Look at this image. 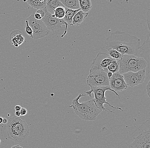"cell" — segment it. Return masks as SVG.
Instances as JSON below:
<instances>
[{
    "label": "cell",
    "instance_id": "cell-1",
    "mask_svg": "<svg viewBox=\"0 0 150 148\" xmlns=\"http://www.w3.org/2000/svg\"><path fill=\"white\" fill-rule=\"evenodd\" d=\"M140 46V39L125 32L116 30L106 38L104 48L116 50L122 55L137 56Z\"/></svg>",
    "mask_w": 150,
    "mask_h": 148
},
{
    "label": "cell",
    "instance_id": "cell-18",
    "mask_svg": "<svg viewBox=\"0 0 150 148\" xmlns=\"http://www.w3.org/2000/svg\"><path fill=\"white\" fill-rule=\"evenodd\" d=\"M65 15L64 18H63V20L64 22L67 24V25H70V26H73L72 24V21L75 14L78 12L81 9L77 10H72L70 9H67L65 8Z\"/></svg>",
    "mask_w": 150,
    "mask_h": 148
},
{
    "label": "cell",
    "instance_id": "cell-24",
    "mask_svg": "<svg viewBox=\"0 0 150 148\" xmlns=\"http://www.w3.org/2000/svg\"><path fill=\"white\" fill-rule=\"evenodd\" d=\"M45 7L44 9L37 10L34 13V18L35 19L37 20H42L45 16Z\"/></svg>",
    "mask_w": 150,
    "mask_h": 148
},
{
    "label": "cell",
    "instance_id": "cell-33",
    "mask_svg": "<svg viewBox=\"0 0 150 148\" xmlns=\"http://www.w3.org/2000/svg\"><path fill=\"white\" fill-rule=\"evenodd\" d=\"M112 73H110V72H108V78H110L111 77V76H112Z\"/></svg>",
    "mask_w": 150,
    "mask_h": 148
},
{
    "label": "cell",
    "instance_id": "cell-28",
    "mask_svg": "<svg viewBox=\"0 0 150 148\" xmlns=\"http://www.w3.org/2000/svg\"><path fill=\"white\" fill-rule=\"evenodd\" d=\"M150 81H149L148 84L146 86V90L147 91V94L149 96V97H150Z\"/></svg>",
    "mask_w": 150,
    "mask_h": 148
},
{
    "label": "cell",
    "instance_id": "cell-31",
    "mask_svg": "<svg viewBox=\"0 0 150 148\" xmlns=\"http://www.w3.org/2000/svg\"><path fill=\"white\" fill-rule=\"evenodd\" d=\"M15 114L16 117H19L21 116V113L20 111H16Z\"/></svg>",
    "mask_w": 150,
    "mask_h": 148
},
{
    "label": "cell",
    "instance_id": "cell-22",
    "mask_svg": "<svg viewBox=\"0 0 150 148\" xmlns=\"http://www.w3.org/2000/svg\"><path fill=\"white\" fill-rule=\"evenodd\" d=\"M107 50L108 54L109 56L113 59L119 60L122 57V55L116 50L112 48L107 49Z\"/></svg>",
    "mask_w": 150,
    "mask_h": 148
},
{
    "label": "cell",
    "instance_id": "cell-23",
    "mask_svg": "<svg viewBox=\"0 0 150 148\" xmlns=\"http://www.w3.org/2000/svg\"><path fill=\"white\" fill-rule=\"evenodd\" d=\"M118 60H114L107 67L108 72H110L112 74L118 73L119 70V64Z\"/></svg>",
    "mask_w": 150,
    "mask_h": 148
},
{
    "label": "cell",
    "instance_id": "cell-25",
    "mask_svg": "<svg viewBox=\"0 0 150 148\" xmlns=\"http://www.w3.org/2000/svg\"><path fill=\"white\" fill-rule=\"evenodd\" d=\"M25 32L30 38H33V32L32 29L28 24V19H26L25 26Z\"/></svg>",
    "mask_w": 150,
    "mask_h": 148
},
{
    "label": "cell",
    "instance_id": "cell-20",
    "mask_svg": "<svg viewBox=\"0 0 150 148\" xmlns=\"http://www.w3.org/2000/svg\"><path fill=\"white\" fill-rule=\"evenodd\" d=\"M79 3L81 10L84 13H88L92 7L91 1L90 0H80Z\"/></svg>",
    "mask_w": 150,
    "mask_h": 148
},
{
    "label": "cell",
    "instance_id": "cell-16",
    "mask_svg": "<svg viewBox=\"0 0 150 148\" xmlns=\"http://www.w3.org/2000/svg\"><path fill=\"white\" fill-rule=\"evenodd\" d=\"M59 6L64 7L59 0H47L46 8L48 12L51 14H53L54 10Z\"/></svg>",
    "mask_w": 150,
    "mask_h": 148
},
{
    "label": "cell",
    "instance_id": "cell-30",
    "mask_svg": "<svg viewBox=\"0 0 150 148\" xmlns=\"http://www.w3.org/2000/svg\"><path fill=\"white\" fill-rule=\"evenodd\" d=\"M8 120L6 118H4L3 119L2 123L4 124H7L8 123Z\"/></svg>",
    "mask_w": 150,
    "mask_h": 148
},
{
    "label": "cell",
    "instance_id": "cell-11",
    "mask_svg": "<svg viewBox=\"0 0 150 148\" xmlns=\"http://www.w3.org/2000/svg\"><path fill=\"white\" fill-rule=\"evenodd\" d=\"M110 87L114 91H122L127 89V86L125 81L122 75L119 73L112 74L109 78Z\"/></svg>",
    "mask_w": 150,
    "mask_h": 148
},
{
    "label": "cell",
    "instance_id": "cell-8",
    "mask_svg": "<svg viewBox=\"0 0 150 148\" xmlns=\"http://www.w3.org/2000/svg\"><path fill=\"white\" fill-rule=\"evenodd\" d=\"M27 19L29 26L33 30V39H40L48 35L50 31L47 29L46 26L42 20L35 19L34 13L32 14Z\"/></svg>",
    "mask_w": 150,
    "mask_h": 148
},
{
    "label": "cell",
    "instance_id": "cell-9",
    "mask_svg": "<svg viewBox=\"0 0 150 148\" xmlns=\"http://www.w3.org/2000/svg\"><path fill=\"white\" fill-rule=\"evenodd\" d=\"M122 75L127 86L134 87L144 82L145 78V69L137 72H127Z\"/></svg>",
    "mask_w": 150,
    "mask_h": 148
},
{
    "label": "cell",
    "instance_id": "cell-2",
    "mask_svg": "<svg viewBox=\"0 0 150 148\" xmlns=\"http://www.w3.org/2000/svg\"><path fill=\"white\" fill-rule=\"evenodd\" d=\"M85 96L87 95L83 93L79 94L73 100L72 105L69 108H73L76 115L81 119L87 121L94 120L102 110L96 107L93 99L79 103L80 98Z\"/></svg>",
    "mask_w": 150,
    "mask_h": 148
},
{
    "label": "cell",
    "instance_id": "cell-15",
    "mask_svg": "<svg viewBox=\"0 0 150 148\" xmlns=\"http://www.w3.org/2000/svg\"><path fill=\"white\" fill-rule=\"evenodd\" d=\"M88 16V13H84L81 10H80L74 16L72 21V24L75 26H79Z\"/></svg>",
    "mask_w": 150,
    "mask_h": 148
},
{
    "label": "cell",
    "instance_id": "cell-35",
    "mask_svg": "<svg viewBox=\"0 0 150 148\" xmlns=\"http://www.w3.org/2000/svg\"><path fill=\"white\" fill-rule=\"evenodd\" d=\"M1 139H0V143H1Z\"/></svg>",
    "mask_w": 150,
    "mask_h": 148
},
{
    "label": "cell",
    "instance_id": "cell-29",
    "mask_svg": "<svg viewBox=\"0 0 150 148\" xmlns=\"http://www.w3.org/2000/svg\"><path fill=\"white\" fill-rule=\"evenodd\" d=\"M21 106L17 105L15 106V109L16 110V111H20V110H21Z\"/></svg>",
    "mask_w": 150,
    "mask_h": 148
},
{
    "label": "cell",
    "instance_id": "cell-26",
    "mask_svg": "<svg viewBox=\"0 0 150 148\" xmlns=\"http://www.w3.org/2000/svg\"><path fill=\"white\" fill-rule=\"evenodd\" d=\"M147 23L148 24V29H149V31H150V9H149L148 11L147 12Z\"/></svg>",
    "mask_w": 150,
    "mask_h": 148
},
{
    "label": "cell",
    "instance_id": "cell-19",
    "mask_svg": "<svg viewBox=\"0 0 150 148\" xmlns=\"http://www.w3.org/2000/svg\"><path fill=\"white\" fill-rule=\"evenodd\" d=\"M27 2L30 6L38 10L44 9L46 6L47 0H29Z\"/></svg>",
    "mask_w": 150,
    "mask_h": 148
},
{
    "label": "cell",
    "instance_id": "cell-3",
    "mask_svg": "<svg viewBox=\"0 0 150 148\" xmlns=\"http://www.w3.org/2000/svg\"><path fill=\"white\" fill-rule=\"evenodd\" d=\"M7 133L8 138L16 142H21L28 137L30 129L25 121L19 117H13L7 123Z\"/></svg>",
    "mask_w": 150,
    "mask_h": 148
},
{
    "label": "cell",
    "instance_id": "cell-12",
    "mask_svg": "<svg viewBox=\"0 0 150 148\" xmlns=\"http://www.w3.org/2000/svg\"><path fill=\"white\" fill-rule=\"evenodd\" d=\"M114 60L108 53L100 52L94 59L92 65H98L108 73L107 67Z\"/></svg>",
    "mask_w": 150,
    "mask_h": 148
},
{
    "label": "cell",
    "instance_id": "cell-13",
    "mask_svg": "<svg viewBox=\"0 0 150 148\" xmlns=\"http://www.w3.org/2000/svg\"><path fill=\"white\" fill-rule=\"evenodd\" d=\"M150 31H149L147 39L142 45L139 47L137 54L139 56L138 57L145 59L148 64L149 63L150 61Z\"/></svg>",
    "mask_w": 150,
    "mask_h": 148
},
{
    "label": "cell",
    "instance_id": "cell-21",
    "mask_svg": "<svg viewBox=\"0 0 150 148\" xmlns=\"http://www.w3.org/2000/svg\"><path fill=\"white\" fill-rule=\"evenodd\" d=\"M53 15L56 18L59 19H63L65 15V7L59 6L54 11Z\"/></svg>",
    "mask_w": 150,
    "mask_h": 148
},
{
    "label": "cell",
    "instance_id": "cell-17",
    "mask_svg": "<svg viewBox=\"0 0 150 148\" xmlns=\"http://www.w3.org/2000/svg\"><path fill=\"white\" fill-rule=\"evenodd\" d=\"M65 8L72 10L80 9L79 0H60Z\"/></svg>",
    "mask_w": 150,
    "mask_h": 148
},
{
    "label": "cell",
    "instance_id": "cell-27",
    "mask_svg": "<svg viewBox=\"0 0 150 148\" xmlns=\"http://www.w3.org/2000/svg\"><path fill=\"white\" fill-rule=\"evenodd\" d=\"M20 112L21 113V116H24L27 115V113H28V110H27V109H26V108H22Z\"/></svg>",
    "mask_w": 150,
    "mask_h": 148
},
{
    "label": "cell",
    "instance_id": "cell-7",
    "mask_svg": "<svg viewBox=\"0 0 150 148\" xmlns=\"http://www.w3.org/2000/svg\"><path fill=\"white\" fill-rule=\"evenodd\" d=\"M44 22L47 28L49 31L55 33L58 30L64 29L62 26L65 25V31L64 33L61 35V37H63L67 33V26L68 25L64 22L63 19H59L54 16V15L51 14L48 12L45 7V16L42 20Z\"/></svg>",
    "mask_w": 150,
    "mask_h": 148
},
{
    "label": "cell",
    "instance_id": "cell-32",
    "mask_svg": "<svg viewBox=\"0 0 150 148\" xmlns=\"http://www.w3.org/2000/svg\"><path fill=\"white\" fill-rule=\"evenodd\" d=\"M11 148H23L21 146H19V145H15L13 146Z\"/></svg>",
    "mask_w": 150,
    "mask_h": 148
},
{
    "label": "cell",
    "instance_id": "cell-34",
    "mask_svg": "<svg viewBox=\"0 0 150 148\" xmlns=\"http://www.w3.org/2000/svg\"><path fill=\"white\" fill-rule=\"evenodd\" d=\"M3 119V118L2 117H0V124L2 123Z\"/></svg>",
    "mask_w": 150,
    "mask_h": 148
},
{
    "label": "cell",
    "instance_id": "cell-14",
    "mask_svg": "<svg viewBox=\"0 0 150 148\" xmlns=\"http://www.w3.org/2000/svg\"><path fill=\"white\" fill-rule=\"evenodd\" d=\"M9 37L12 44L16 47H18L24 42L25 38L23 33L19 30H14L10 33Z\"/></svg>",
    "mask_w": 150,
    "mask_h": 148
},
{
    "label": "cell",
    "instance_id": "cell-10",
    "mask_svg": "<svg viewBox=\"0 0 150 148\" xmlns=\"http://www.w3.org/2000/svg\"><path fill=\"white\" fill-rule=\"evenodd\" d=\"M134 139V141L129 145V148H150L149 130L142 131Z\"/></svg>",
    "mask_w": 150,
    "mask_h": 148
},
{
    "label": "cell",
    "instance_id": "cell-4",
    "mask_svg": "<svg viewBox=\"0 0 150 148\" xmlns=\"http://www.w3.org/2000/svg\"><path fill=\"white\" fill-rule=\"evenodd\" d=\"M119 64L118 73L121 74L129 72H137L145 69L148 63L142 58L134 55H122L118 61Z\"/></svg>",
    "mask_w": 150,
    "mask_h": 148
},
{
    "label": "cell",
    "instance_id": "cell-5",
    "mask_svg": "<svg viewBox=\"0 0 150 148\" xmlns=\"http://www.w3.org/2000/svg\"><path fill=\"white\" fill-rule=\"evenodd\" d=\"M91 90L85 91V93L87 96H89L90 97H91V94L92 93L94 95V98L93 100L95 103L96 107L100 110H105V111H109L111 113H114V112L110 110L108 108H106L104 106V104H106L109 106L110 107L114 109H119L123 111L121 108L115 107L113 106H111L109 103L106 101V97L105 96V92L107 91H110L114 93L117 96L120 98L119 94L116 92L112 90L110 86H96V87H91Z\"/></svg>",
    "mask_w": 150,
    "mask_h": 148
},
{
    "label": "cell",
    "instance_id": "cell-6",
    "mask_svg": "<svg viewBox=\"0 0 150 148\" xmlns=\"http://www.w3.org/2000/svg\"><path fill=\"white\" fill-rule=\"evenodd\" d=\"M87 83L90 87L110 86L108 72L97 65H92Z\"/></svg>",
    "mask_w": 150,
    "mask_h": 148
}]
</instances>
